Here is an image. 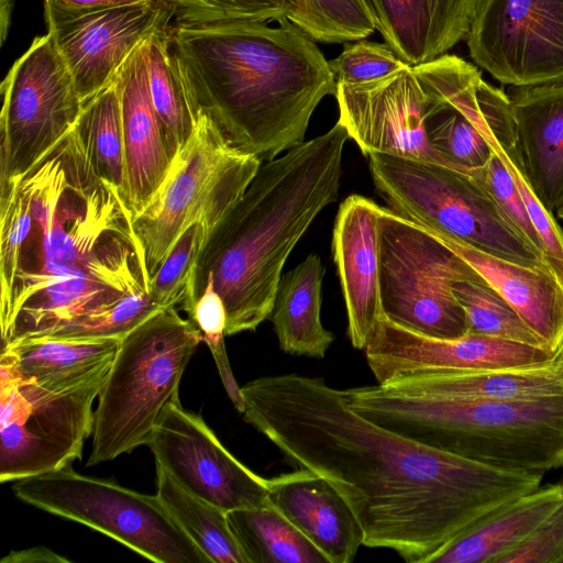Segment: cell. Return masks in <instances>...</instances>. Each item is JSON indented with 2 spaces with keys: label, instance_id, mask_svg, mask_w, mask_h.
Listing matches in <instances>:
<instances>
[{
  "label": "cell",
  "instance_id": "cell-1",
  "mask_svg": "<svg viewBox=\"0 0 563 563\" xmlns=\"http://www.w3.org/2000/svg\"><path fill=\"white\" fill-rule=\"evenodd\" d=\"M244 420L291 463L323 477L357 519L368 548L429 559L543 473L500 468L438 450L353 410L344 389L282 374L241 387Z\"/></svg>",
  "mask_w": 563,
  "mask_h": 563
},
{
  "label": "cell",
  "instance_id": "cell-2",
  "mask_svg": "<svg viewBox=\"0 0 563 563\" xmlns=\"http://www.w3.org/2000/svg\"><path fill=\"white\" fill-rule=\"evenodd\" d=\"M1 346L148 292L132 213L76 128L0 186Z\"/></svg>",
  "mask_w": 563,
  "mask_h": 563
},
{
  "label": "cell",
  "instance_id": "cell-3",
  "mask_svg": "<svg viewBox=\"0 0 563 563\" xmlns=\"http://www.w3.org/2000/svg\"><path fill=\"white\" fill-rule=\"evenodd\" d=\"M176 23L170 47L198 110L235 148L262 162L302 143L336 81L329 60L288 19Z\"/></svg>",
  "mask_w": 563,
  "mask_h": 563
},
{
  "label": "cell",
  "instance_id": "cell-4",
  "mask_svg": "<svg viewBox=\"0 0 563 563\" xmlns=\"http://www.w3.org/2000/svg\"><path fill=\"white\" fill-rule=\"evenodd\" d=\"M346 130L325 133L263 162L246 190L210 232L189 279L188 312L211 274L227 310V335L269 318L284 265L316 217L338 200Z\"/></svg>",
  "mask_w": 563,
  "mask_h": 563
},
{
  "label": "cell",
  "instance_id": "cell-5",
  "mask_svg": "<svg viewBox=\"0 0 563 563\" xmlns=\"http://www.w3.org/2000/svg\"><path fill=\"white\" fill-rule=\"evenodd\" d=\"M365 418L441 451L500 468L563 466V397L506 401L411 396L376 386L344 389Z\"/></svg>",
  "mask_w": 563,
  "mask_h": 563
},
{
  "label": "cell",
  "instance_id": "cell-6",
  "mask_svg": "<svg viewBox=\"0 0 563 563\" xmlns=\"http://www.w3.org/2000/svg\"><path fill=\"white\" fill-rule=\"evenodd\" d=\"M200 342V330L175 306L121 339L98 397L87 466L147 445L165 411L179 402L181 376Z\"/></svg>",
  "mask_w": 563,
  "mask_h": 563
},
{
  "label": "cell",
  "instance_id": "cell-7",
  "mask_svg": "<svg viewBox=\"0 0 563 563\" xmlns=\"http://www.w3.org/2000/svg\"><path fill=\"white\" fill-rule=\"evenodd\" d=\"M367 157L376 190L395 213L487 254L549 267L473 173L385 154Z\"/></svg>",
  "mask_w": 563,
  "mask_h": 563
},
{
  "label": "cell",
  "instance_id": "cell-8",
  "mask_svg": "<svg viewBox=\"0 0 563 563\" xmlns=\"http://www.w3.org/2000/svg\"><path fill=\"white\" fill-rule=\"evenodd\" d=\"M262 163L232 146L217 124L199 112L163 183L132 217L148 284L186 229L201 222L213 230L240 200Z\"/></svg>",
  "mask_w": 563,
  "mask_h": 563
},
{
  "label": "cell",
  "instance_id": "cell-9",
  "mask_svg": "<svg viewBox=\"0 0 563 563\" xmlns=\"http://www.w3.org/2000/svg\"><path fill=\"white\" fill-rule=\"evenodd\" d=\"M460 280L486 283L428 230L382 207L379 294L387 320L431 338L466 335V313L453 291Z\"/></svg>",
  "mask_w": 563,
  "mask_h": 563
},
{
  "label": "cell",
  "instance_id": "cell-10",
  "mask_svg": "<svg viewBox=\"0 0 563 563\" xmlns=\"http://www.w3.org/2000/svg\"><path fill=\"white\" fill-rule=\"evenodd\" d=\"M15 496L41 510L82 523L156 563H212L157 495L59 470L15 481Z\"/></svg>",
  "mask_w": 563,
  "mask_h": 563
},
{
  "label": "cell",
  "instance_id": "cell-11",
  "mask_svg": "<svg viewBox=\"0 0 563 563\" xmlns=\"http://www.w3.org/2000/svg\"><path fill=\"white\" fill-rule=\"evenodd\" d=\"M110 369L67 388L0 375V482H15L80 460Z\"/></svg>",
  "mask_w": 563,
  "mask_h": 563
},
{
  "label": "cell",
  "instance_id": "cell-12",
  "mask_svg": "<svg viewBox=\"0 0 563 563\" xmlns=\"http://www.w3.org/2000/svg\"><path fill=\"white\" fill-rule=\"evenodd\" d=\"M1 92L0 186L26 173L66 135L84 107L48 32L14 62Z\"/></svg>",
  "mask_w": 563,
  "mask_h": 563
},
{
  "label": "cell",
  "instance_id": "cell-13",
  "mask_svg": "<svg viewBox=\"0 0 563 563\" xmlns=\"http://www.w3.org/2000/svg\"><path fill=\"white\" fill-rule=\"evenodd\" d=\"M466 40L501 84L563 82V0H479Z\"/></svg>",
  "mask_w": 563,
  "mask_h": 563
},
{
  "label": "cell",
  "instance_id": "cell-14",
  "mask_svg": "<svg viewBox=\"0 0 563 563\" xmlns=\"http://www.w3.org/2000/svg\"><path fill=\"white\" fill-rule=\"evenodd\" d=\"M44 3L47 32L84 104L111 85L132 52L175 15L167 0L82 10Z\"/></svg>",
  "mask_w": 563,
  "mask_h": 563
},
{
  "label": "cell",
  "instance_id": "cell-15",
  "mask_svg": "<svg viewBox=\"0 0 563 563\" xmlns=\"http://www.w3.org/2000/svg\"><path fill=\"white\" fill-rule=\"evenodd\" d=\"M155 463L186 490L225 512L269 503L268 478L233 456L203 419L173 404L147 443Z\"/></svg>",
  "mask_w": 563,
  "mask_h": 563
},
{
  "label": "cell",
  "instance_id": "cell-16",
  "mask_svg": "<svg viewBox=\"0 0 563 563\" xmlns=\"http://www.w3.org/2000/svg\"><path fill=\"white\" fill-rule=\"evenodd\" d=\"M334 97L338 122L364 155L443 165L427 137L428 98L411 66L371 81L336 82Z\"/></svg>",
  "mask_w": 563,
  "mask_h": 563
},
{
  "label": "cell",
  "instance_id": "cell-17",
  "mask_svg": "<svg viewBox=\"0 0 563 563\" xmlns=\"http://www.w3.org/2000/svg\"><path fill=\"white\" fill-rule=\"evenodd\" d=\"M364 352L378 385L424 373L493 369L554 360L552 353L539 346L475 333L457 339L431 338L385 317Z\"/></svg>",
  "mask_w": 563,
  "mask_h": 563
},
{
  "label": "cell",
  "instance_id": "cell-18",
  "mask_svg": "<svg viewBox=\"0 0 563 563\" xmlns=\"http://www.w3.org/2000/svg\"><path fill=\"white\" fill-rule=\"evenodd\" d=\"M373 200L351 195L340 205L332 252L347 316V335L364 350L384 317L379 294V216Z\"/></svg>",
  "mask_w": 563,
  "mask_h": 563
},
{
  "label": "cell",
  "instance_id": "cell-19",
  "mask_svg": "<svg viewBox=\"0 0 563 563\" xmlns=\"http://www.w3.org/2000/svg\"><path fill=\"white\" fill-rule=\"evenodd\" d=\"M115 81L120 92L129 208L133 217L163 183L174 158L151 98L147 38L125 60Z\"/></svg>",
  "mask_w": 563,
  "mask_h": 563
},
{
  "label": "cell",
  "instance_id": "cell-20",
  "mask_svg": "<svg viewBox=\"0 0 563 563\" xmlns=\"http://www.w3.org/2000/svg\"><path fill=\"white\" fill-rule=\"evenodd\" d=\"M269 501L328 559L350 563L364 545L362 528L339 493L307 468L268 478Z\"/></svg>",
  "mask_w": 563,
  "mask_h": 563
},
{
  "label": "cell",
  "instance_id": "cell-21",
  "mask_svg": "<svg viewBox=\"0 0 563 563\" xmlns=\"http://www.w3.org/2000/svg\"><path fill=\"white\" fill-rule=\"evenodd\" d=\"M424 229L467 262L555 357L563 343V283L550 267L510 262Z\"/></svg>",
  "mask_w": 563,
  "mask_h": 563
},
{
  "label": "cell",
  "instance_id": "cell-22",
  "mask_svg": "<svg viewBox=\"0 0 563 563\" xmlns=\"http://www.w3.org/2000/svg\"><path fill=\"white\" fill-rule=\"evenodd\" d=\"M479 0H366L376 30L407 65L431 62L467 37Z\"/></svg>",
  "mask_w": 563,
  "mask_h": 563
},
{
  "label": "cell",
  "instance_id": "cell-23",
  "mask_svg": "<svg viewBox=\"0 0 563 563\" xmlns=\"http://www.w3.org/2000/svg\"><path fill=\"white\" fill-rule=\"evenodd\" d=\"M507 96L527 174L553 212L563 196V82L512 87Z\"/></svg>",
  "mask_w": 563,
  "mask_h": 563
},
{
  "label": "cell",
  "instance_id": "cell-24",
  "mask_svg": "<svg viewBox=\"0 0 563 563\" xmlns=\"http://www.w3.org/2000/svg\"><path fill=\"white\" fill-rule=\"evenodd\" d=\"M379 386L411 396L540 400L563 397V361L481 371L424 373Z\"/></svg>",
  "mask_w": 563,
  "mask_h": 563
},
{
  "label": "cell",
  "instance_id": "cell-25",
  "mask_svg": "<svg viewBox=\"0 0 563 563\" xmlns=\"http://www.w3.org/2000/svg\"><path fill=\"white\" fill-rule=\"evenodd\" d=\"M120 338L37 336L1 346L0 375L59 389L84 384L110 369Z\"/></svg>",
  "mask_w": 563,
  "mask_h": 563
},
{
  "label": "cell",
  "instance_id": "cell-26",
  "mask_svg": "<svg viewBox=\"0 0 563 563\" xmlns=\"http://www.w3.org/2000/svg\"><path fill=\"white\" fill-rule=\"evenodd\" d=\"M563 504V482L526 493L487 514L435 552L428 563H497Z\"/></svg>",
  "mask_w": 563,
  "mask_h": 563
},
{
  "label": "cell",
  "instance_id": "cell-27",
  "mask_svg": "<svg viewBox=\"0 0 563 563\" xmlns=\"http://www.w3.org/2000/svg\"><path fill=\"white\" fill-rule=\"evenodd\" d=\"M473 118L489 147L512 177L542 240L545 262L563 283V231L554 212L542 203L529 179L507 93L482 79L473 103Z\"/></svg>",
  "mask_w": 563,
  "mask_h": 563
},
{
  "label": "cell",
  "instance_id": "cell-28",
  "mask_svg": "<svg viewBox=\"0 0 563 563\" xmlns=\"http://www.w3.org/2000/svg\"><path fill=\"white\" fill-rule=\"evenodd\" d=\"M323 275L317 254L282 275L269 318L280 349L288 354L323 358L334 341L321 322Z\"/></svg>",
  "mask_w": 563,
  "mask_h": 563
},
{
  "label": "cell",
  "instance_id": "cell-29",
  "mask_svg": "<svg viewBox=\"0 0 563 563\" xmlns=\"http://www.w3.org/2000/svg\"><path fill=\"white\" fill-rule=\"evenodd\" d=\"M249 563H329L322 552L271 501L227 512Z\"/></svg>",
  "mask_w": 563,
  "mask_h": 563
},
{
  "label": "cell",
  "instance_id": "cell-30",
  "mask_svg": "<svg viewBox=\"0 0 563 563\" xmlns=\"http://www.w3.org/2000/svg\"><path fill=\"white\" fill-rule=\"evenodd\" d=\"M156 479L159 500L212 563H249L225 511L183 488L158 464Z\"/></svg>",
  "mask_w": 563,
  "mask_h": 563
},
{
  "label": "cell",
  "instance_id": "cell-31",
  "mask_svg": "<svg viewBox=\"0 0 563 563\" xmlns=\"http://www.w3.org/2000/svg\"><path fill=\"white\" fill-rule=\"evenodd\" d=\"M169 25L147 38L151 98L173 157L190 137L199 112L170 47Z\"/></svg>",
  "mask_w": 563,
  "mask_h": 563
},
{
  "label": "cell",
  "instance_id": "cell-32",
  "mask_svg": "<svg viewBox=\"0 0 563 563\" xmlns=\"http://www.w3.org/2000/svg\"><path fill=\"white\" fill-rule=\"evenodd\" d=\"M76 128L98 174L118 189L129 208L120 92L115 79L84 104Z\"/></svg>",
  "mask_w": 563,
  "mask_h": 563
},
{
  "label": "cell",
  "instance_id": "cell-33",
  "mask_svg": "<svg viewBox=\"0 0 563 563\" xmlns=\"http://www.w3.org/2000/svg\"><path fill=\"white\" fill-rule=\"evenodd\" d=\"M287 19L314 42L346 43L376 30L366 0H290Z\"/></svg>",
  "mask_w": 563,
  "mask_h": 563
},
{
  "label": "cell",
  "instance_id": "cell-34",
  "mask_svg": "<svg viewBox=\"0 0 563 563\" xmlns=\"http://www.w3.org/2000/svg\"><path fill=\"white\" fill-rule=\"evenodd\" d=\"M453 291L465 310L468 333L544 349L516 310L487 283L455 282Z\"/></svg>",
  "mask_w": 563,
  "mask_h": 563
},
{
  "label": "cell",
  "instance_id": "cell-35",
  "mask_svg": "<svg viewBox=\"0 0 563 563\" xmlns=\"http://www.w3.org/2000/svg\"><path fill=\"white\" fill-rule=\"evenodd\" d=\"M201 222L190 225L150 279L148 295L161 308L181 306L189 279L210 234Z\"/></svg>",
  "mask_w": 563,
  "mask_h": 563
},
{
  "label": "cell",
  "instance_id": "cell-36",
  "mask_svg": "<svg viewBox=\"0 0 563 563\" xmlns=\"http://www.w3.org/2000/svg\"><path fill=\"white\" fill-rule=\"evenodd\" d=\"M187 314L188 319L200 330L202 340L213 356L229 398L235 409L243 413L241 387L232 373L224 344L227 310L222 298L214 288L211 274L207 275L202 291Z\"/></svg>",
  "mask_w": 563,
  "mask_h": 563
},
{
  "label": "cell",
  "instance_id": "cell-37",
  "mask_svg": "<svg viewBox=\"0 0 563 563\" xmlns=\"http://www.w3.org/2000/svg\"><path fill=\"white\" fill-rule=\"evenodd\" d=\"M175 9L177 23L209 24L250 21L272 22L287 19L290 0H167Z\"/></svg>",
  "mask_w": 563,
  "mask_h": 563
},
{
  "label": "cell",
  "instance_id": "cell-38",
  "mask_svg": "<svg viewBox=\"0 0 563 563\" xmlns=\"http://www.w3.org/2000/svg\"><path fill=\"white\" fill-rule=\"evenodd\" d=\"M336 82L360 84L378 79L407 66L386 43L360 38L344 45L329 60Z\"/></svg>",
  "mask_w": 563,
  "mask_h": 563
},
{
  "label": "cell",
  "instance_id": "cell-39",
  "mask_svg": "<svg viewBox=\"0 0 563 563\" xmlns=\"http://www.w3.org/2000/svg\"><path fill=\"white\" fill-rule=\"evenodd\" d=\"M472 173L488 190L522 236L544 255L542 240L532 223L527 206L500 158L493 152L487 164Z\"/></svg>",
  "mask_w": 563,
  "mask_h": 563
},
{
  "label": "cell",
  "instance_id": "cell-40",
  "mask_svg": "<svg viewBox=\"0 0 563 563\" xmlns=\"http://www.w3.org/2000/svg\"><path fill=\"white\" fill-rule=\"evenodd\" d=\"M563 555V504L519 547L497 563H559Z\"/></svg>",
  "mask_w": 563,
  "mask_h": 563
},
{
  "label": "cell",
  "instance_id": "cell-41",
  "mask_svg": "<svg viewBox=\"0 0 563 563\" xmlns=\"http://www.w3.org/2000/svg\"><path fill=\"white\" fill-rule=\"evenodd\" d=\"M2 563H68L69 560L58 555L45 547H34L21 551H13L2 559Z\"/></svg>",
  "mask_w": 563,
  "mask_h": 563
},
{
  "label": "cell",
  "instance_id": "cell-42",
  "mask_svg": "<svg viewBox=\"0 0 563 563\" xmlns=\"http://www.w3.org/2000/svg\"><path fill=\"white\" fill-rule=\"evenodd\" d=\"M153 0H44L54 7L67 10H82L95 8H107L126 5Z\"/></svg>",
  "mask_w": 563,
  "mask_h": 563
},
{
  "label": "cell",
  "instance_id": "cell-43",
  "mask_svg": "<svg viewBox=\"0 0 563 563\" xmlns=\"http://www.w3.org/2000/svg\"><path fill=\"white\" fill-rule=\"evenodd\" d=\"M553 212H555L558 218L563 220V196L556 202Z\"/></svg>",
  "mask_w": 563,
  "mask_h": 563
},
{
  "label": "cell",
  "instance_id": "cell-44",
  "mask_svg": "<svg viewBox=\"0 0 563 563\" xmlns=\"http://www.w3.org/2000/svg\"><path fill=\"white\" fill-rule=\"evenodd\" d=\"M554 360L563 361V343L560 346L559 351L556 352Z\"/></svg>",
  "mask_w": 563,
  "mask_h": 563
},
{
  "label": "cell",
  "instance_id": "cell-45",
  "mask_svg": "<svg viewBox=\"0 0 563 563\" xmlns=\"http://www.w3.org/2000/svg\"><path fill=\"white\" fill-rule=\"evenodd\" d=\"M559 563H563V555L560 558Z\"/></svg>",
  "mask_w": 563,
  "mask_h": 563
},
{
  "label": "cell",
  "instance_id": "cell-46",
  "mask_svg": "<svg viewBox=\"0 0 563 563\" xmlns=\"http://www.w3.org/2000/svg\"><path fill=\"white\" fill-rule=\"evenodd\" d=\"M563 467V466H562Z\"/></svg>",
  "mask_w": 563,
  "mask_h": 563
}]
</instances>
